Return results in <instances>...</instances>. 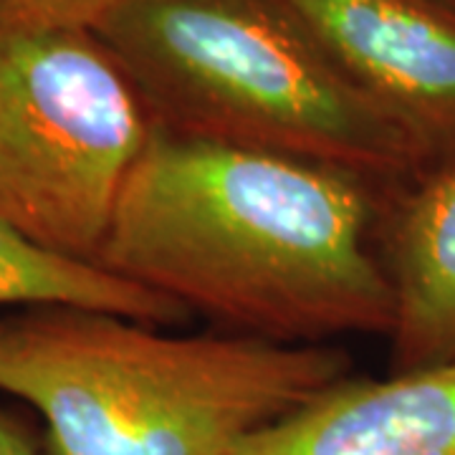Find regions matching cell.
<instances>
[{"instance_id": "6da1fadb", "label": "cell", "mask_w": 455, "mask_h": 455, "mask_svg": "<svg viewBox=\"0 0 455 455\" xmlns=\"http://www.w3.org/2000/svg\"><path fill=\"white\" fill-rule=\"evenodd\" d=\"M387 196L337 167L155 127L97 266L241 337H390L377 245Z\"/></svg>"}, {"instance_id": "7a4b0ae2", "label": "cell", "mask_w": 455, "mask_h": 455, "mask_svg": "<svg viewBox=\"0 0 455 455\" xmlns=\"http://www.w3.org/2000/svg\"><path fill=\"white\" fill-rule=\"evenodd\" d=\"M349 372L337 344L175 334L74 307L0 314V392L41 415L46 455H235Z\"/></svg>"}, {"instance_id": "3957f363", "label": "cell", "mask_w": 455, "mask_h": 455, "mask_svg": "<svg viewBox=\"0 0 455 455\" xmlns=\"http://www.w3.org/2000/svg\"><path fill=\"white\" fill-rule=\"evenodd\" d=\"M94 33L170 134L337 167L385 193L430 172L286 0H119Z\"/></svg>"}, {"instance_id": "277c9868", "label": "cell", "mask_w": 455, "mask_h": 455, "mask_svg": "<svg viewBox=\"0 0 455 455\" xmlns=\"http://www.w3.org/2000/svg\"><path fill=\"white\" fill-rule=\"evenodd\" d=\"M155 119L92 28L0 33V220L97 263Z\"/></svg>"}, {"instance_id": "5b68a950", "label": "cell", "mask_w": 455, "mask_h": 455, "mask_svg": "<svg viewBox=\"0 0 455 455\" xmlns=\"http://www.w3.org/2000/svg\"><path fill=\"white\" fill-rule=\"evenodd\" d=\"M341 74L395 119L430 172L455 164V5L286 0Z\"/></svg>"}, {"instance_id": "8992f818", "label": "cell", "mask_w": 455, "mask_h": 455, "mask_svg": "<svg viewBox=\"0 0 455 455\" xmlns=\"http://www.w3.org/2000/svg\"><path fill=\"white\" fill-rule=\"evenodd\" d=\"M235 455H455V367L349 374Z\"/></svg>"}, {"instance_id": "52a82bcc", "label": "cell", "mask_w": 455, "mask_h": 455, "mask_svg": "<svg viewBox=\"0 0 455 455\" xmlns=\"http://www.w3.org/2000/svg\"><path fill=\"white\" fill-rule=\"evenodd\" d=\"M377 245L395 296L390 372L455 367V164L387 196Z\"/></svg>"}, {"instance_id": "ba28073f", "label": "cell", "mask_w": 455, "mask_h": 455, "mask_svg": "<svg viewBox=\"0 0 455 455\" xmlns=\"http://www.w3.org/2000/svg\"><path fill=\"white\" fill-rule=\"evenodd\" d=\"M74 307L178 329L188 311L97 263L59 256L0 220V309Z\"/></svg>"}, {"instance_id": "9c48e42d", "label": "cell", "mask_w": 455, "mask_h": 455, "mask_svg": "<svg viewBox=\"0 0 455 455\" xmlns=\"http://www.w3.org/2000/svg\"><path fill=\"white\" fill-rule=\"evenodd\" d=\"M119 0H0V33L92 28Z\"/></svg>"}, {"instance_id": "30bf717a", "label": "cell", "mask_w": 455, "mask_h": 455, "mask_svg": "<svg viewBox=\"0 0 455 455\" xmlns=\"http://www.w3.org/2000/svg\"><path fill=\"white\" fill-rule=\"evenodd\" d=\"M0 455H44L31 427L5 407H0Z\"/></svg>"}, {"instance_id": "8fae6325", "label": "cell", "mask_w": 455, "mask_h": 455, "mask_svg": "<svg viewBox=\"0 0 455 455\" xmlns=\"http://www.w3.org/2000/svg\"><path fill=\"white\" fill-rule=\"evenodd\" d=\"M448 3H451V5H455V0H448Z\"/></svg>"}]
</instances>
